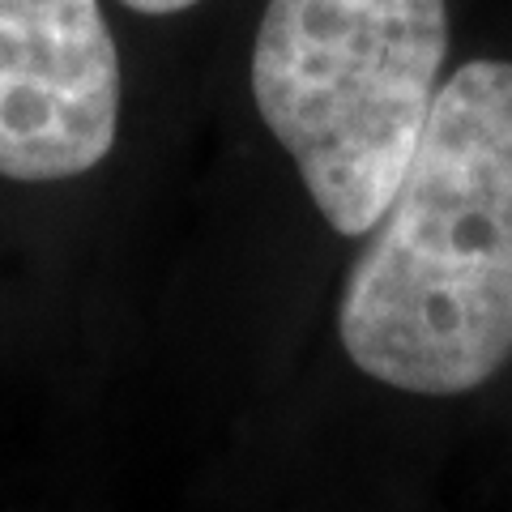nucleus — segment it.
Returning a JSON list of instances; mask_svg holds the SVG:
<instances>
[{
	"instance_id": "nucleus-1",
	"label": "nucleus",
	"mask_w": 512,
	"mask_h": 512,
	"mask_svg": "<svg viewBox=\"0 0 512 512\" xmlns=\"http://www.w3.org/2000/svg\"><path fill=\"white\" fill-rule=\"evenodd\" d=\"M338 338L359 372L419 397L487 384L512 355V64L470 60L355 256Z\"/></svg>"
},
{
	"instance_id": "nucleus-2",
	"label": "nucleus",
	"mask_w": 512,
	"mask_h": 512,
	"mask_svg": "<svg viewBox=\"0 0 512 512\" xmlns=\"http://www.w3.org/2000/svg\"><path fill=\"white\" fill-rule=\"evenodd\" d=\"M444 0H269L252 99L338 235L393 201L440 94Z\"/></svg>"
},
{
	"instance_id": "nucleus-3",
	"label": "nucleus",
	"mask_w": 512,
	"mask_h": 512,
	"mask_svg": "<svg viewBox=\"0 0 512 512\" xmlns=\"http://www.w3.org/2000/svg\"><path fill=\"white\" fill-rule=\"evenodd\" d=\"M116 128L120 52L99 0H0V175H86Z\"/></svg>"
},
{
	"instance_id": "nucleus-4",
	"label": "nucleus",
	"mask_w": 512,
	"mask_h": 512,
	"mask_svg": "<svg viewBox=\"0 0 512 512\" xmlns=\"http://www.w3.org/2000/svg\"><path fill=\"white\" fill-rule=\"evenodd\" d=\"M120 5L137 9V13H154V18H163V13H184L192 5H201V0H120Z\"/></svg>"
}]
</instances>
